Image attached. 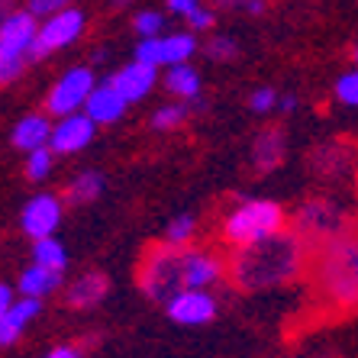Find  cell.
Masks as SVG:
<instances>
[{"label":"cell","instance_id":"1","mask_svg":"<svg viewBox=\"0 0 358 358\" xmlns=\"http://www.w3.org/2000/svg\"><path fill=\"white\" fill-rule=\"evenodd\" d=\"M310 265V245L300 239L294 229H281V233L268 236V239L236 249L229 259V284H236L245 294L259 291H275L284 284L297 281Z\"/></svg>","mask_w":358,"mask_h":358},{"label":"cell","instance_id":"2","mask_svg":"<svg viewBox=\"0 0 358 358\" xmlns=\"http://www.w3.org/2000/svg\"><path fill=\"white\" fill-rule=\"evenodd\" d=\"M307 278L323 310L358 313V229H345L336 239L313 245Z\"/></svg>","mask_w":358,"mask_h":358},{"label":"cell","instance_id":"3","mask_svg":"<svg viewBox=\"0 0 358 358\" xmlns=\"http://www.w3.org/2000/svg\"><path fill=\"white\" fill-rule=\"evenodd\" d=\"M287 229V213L275 200H242L239 207L223 220L220 226V242L229 249H245L255 242L268 239V236Z\"/></svg>","mask_w":358,"mask_h":358},{"label":"cell","instance_id":"4","mask_svg":"<svg viewBox=\"0 0 358 358\" xmlns=\"http://www.w3.org/2000/svg\"><path fill=\"white\" fill-rule=\"evenodd\" d=\"M139 287L155 303H168L175 294H181L187 287L184 284V249L171 242L152 245L139 262Z\"/></svg>","mask_w":358,"mask_h":358},{"label":"cell","instance_id":"5","mask_svg":"<svg viewBox=\"0 0 358 358\" xmlns=\"http://www.w3.org/2000/svg\"><path fill=\"white\" fill-rule=\"evenodd\" d=\"M291 229L313 249V245H323V242L336 239L339 233H345V229H349V217H345V210H342L339 203H333V200L313 197V200H303L297 207Z\"/></svg>","mask_w":358,"mask_h":358},{"label":"cell","instance_id":"6","mask_svg":"<svg viewBox=\"0 0 358 358\" xmlns=\"http://www.w3.org/2000/svg\"><path fill=\"white\" fill-rule=\"evenodd\" d=\"M94 87V71L91 68H71L65 75L55 81V87L49 91V100H45V107H49L52 117H71V113H84L87 107V100H91Z\"/></svg>","mask_w":358,"mask_h":358},{"label":"cell","instance_id":"7","mask_svg":"<svg viewBox=\"0 0 358 358\" xmlns=\"http://www.w3.org/2000/svg\"><path fill=\"white\" fill-rule=\"evenodd\" d=\"M84 33V13L78 7H68L62 10V13H55V17L42 20L39 33H36V42H33V52H29V59L39 62L45 59V55H52V52L65 49V45H71V42L78 39V36Z\"/></svg>","mask_w":358,"mask_h":358},{"label":"cell","instance_id":"8","mask_svg":"<svg viewBox=\"0 0 358 358\" xmlns=\"http://www.w3.org/2000/svg\"><path fill=\"white\" fill-rule=\"evenodd\" d=\"M229 271V262L213 249H200V245H187L184 249V284L187 287H200L207 291L217 281H223Z\"/></svg>","mask_w":358,"mask_h":358},{"label":"cell","instance_id":"9","mask_svg":"<svg viewBox=\"0 0 358 358\" xmlns=\"http://www.w3.org/2000/svg\"><path fill=\"white\" fill-rule=\"evenodd\" d=\"M168 317L181 326H203L217 317V297L210 291H200V287H184L181 294L165 303Z\"/></svg>","mask_w":358,"mask_h":358},{"label":"cell","instance_id":"10","mask_svg":"<svg viewBox=\"0 0 358 358\" xmlns=\"http://www.w3.org/2000/svg\"><path fill=\"white\" fill-rule=\"evenodd\" d=\"M59 223H62V197H55V194H36L20 213V226H23L26 236H33V242L52 236L59 229Z\"/></svg>","mask_w":358,"mask_h":358},{"label":"cell","instance_id":"11","mask_svg":"<svg viewBox=\"0 0 358 358\" xmlns=\"http://www.w3.org/2000/svg\"><path fill=\"white\" fill-rule=\"evenodd\" d=\"M94 133H97V123H94L87 113H71V117H62L52 129V142L49 149L55 155H78L91 145Z\"/></svg>","mask_w":358,"mask_h":358},{"label":"cell","instance_id":"12","mask_svg":"<svg viewBox=\"0 0 358 358\" xmlns=\"http://www.w3.org/2000/svg\"><path fill=\"white\" fill-rule=\"evenodd\" d=\"M36 33H39V23L29 10H17L7 23L0 26V55H10V59H29L33 52Z\"/></svg>","mask_w":358,"mask_h":358},{"label":"cell","instance_id":"13","mask_svg":"<svg viewBox=\"0 0 358 358\" xmlns=\"http://www.w3.org/2000/svg\"><path fill=\"white\" fill-rule=\"evenodd\" d=\"M287 155V139H284L281 126H265L255 139H252V168L259 175H271L275 168L284 165Z\"/></svg>","mask_w":358,"mask_h":358},{"label":"cell","instance_id":"14","mask_svg":"<svg viewBox=\"0 0 358 358\" xmlns=\"http://www.w3.org/2000/svg\"><path fill=\"white\" fill-rule=\"evenodd\" d=\"M110 81H113V87H117V91L126 97V103H136V100H142L145 94L152 91V87H155V81H159V68L133 59L129 65L120 68Z\"/></svg>","mask_w":358,"mask_h":358},{"label":"cell","instance_id":"15","mask_svg":"<svg viewBox=\"0 0 358 358\" xmlns=\"http://www.w3.org/2000/svg\"><path fill=\"white\" fill-rule=\"evenodd\" d=\"M355 149L352 145H345V142H326V145H320L313 155H310V165H313V171L323 178H349L352 171H355Z\"/></svg>","mask_w":358,"mask_h":358},{"label":"cell","instance_id":"16","mask_svg":"<svg viewBox=\"0 0 358 358\" xmlns=\"http://www.w3.org/2000/svg\"><path fill=\"white\" fill-rule=\"evenodd\" d=\"M110 294V278L103 271H84L75 284L65 287V303L71 310H94Z\"/></svg>","mask_w":358,"mask_h":358},{"label":"cell","instance_id":"17","mask_svg":"<svg viewBox=\"0 0 358 358\" xmlns=\"http://www.w3.org/2000/svg\"><path fill=\"white\" fill-rule=\"evenodd\" d=\"M126 107H129V103H126V97L113 87V81H103L94 87L84 113H87L97 126H107V123H117V120L126 113Z\"/></svg>","mask_w":358,"mask_h":358},{"label":"cell","instance_id":"18","mask_svg":"<svg viewBox=\"0 0 358 358\" xmlns=\"http://www.w3.org/2000/svg\"><path fill=\"white\" fill-rule=\"evenodd\" d=\"M42 310V300L36 297H20L13 307L0 317V345H13V342L23 336V329L29 323H33L36 317H39Z\"/></svg>","mask_w":358,"mask_h":358},{"label":"cell","instance_id":"19","mask_svg":"<svg viewBox=\"0 0 358 358\" xmlns=\"http://www.w3.org/2000/svg\"><path fill=\"white\" fill-rule=\"evenodd\" d=\"M52 129H55V126H49V117L29 113V117H23L13 126V145H17L20 152H26V155L36 149H45L52 142Z\"/></svg>","mask_w":358,"mask_h":358},{"label":"cell","instance_id":"20","mask_svg":"<svg viewBox=\"0 0 358 358\" xmlns=\"http://www.w3.org/2000/svg\"><path fill=\"white\" fill-rule=\"evenodd\" d=\"M62 271H52V268H45V265H29L20 275V294L23 297H36V300H42V297H49V294H55L62 287Z\"/></svg>","mask_w":358,"mask_h":358},{"label":"cell","instance_id":"21","mask_svg":"<svg viewBox=\"0 0 358 358\" xmlns=\"http://www.w3.org/2000/svg\"><path fill=\"white\" fill-rule=\"evenodd\" d=\"M103 187H107V178L100 175V171H81L75 181L68 184L65 200L75 203V207H84V203H94L103 194Z\"/></svg>","mask_w":358,"mask_h":358},{"label":"cell","instance_id":"22","mask_svg":"<svg viewBox=\"0 0 358 358\" xmlns=\"http://www.w3.org/2000/svg\"><path fill=\"white\" fill-rule=\"evenodd\" d=\"M165 87L178 100H197L200 97V75L191 65H171L165 75Z\"/></svg>","mask_w":358,"mask_h":358},{"label":"cell","instance_id":"23","mask_svg":"<svg viewBox=\"0 0 358 358\" xmlns=\"http://www.w3.org/2000/svg\"><path fill=\"white\" fill-rule=\"evenodd\" d=\"M194 52H197V39L194 33H171L162 36V65H187Z\"/></svg>","mask_w":358,"mask_h":358},{"label":"cell","instance_id":"24","mask_svg":"<svg viewBox=\"0 0 358 358\" xmlns=\"http://www.w3.org/2000/svg\"><path fill=\"white\" fill-rule=\"evenodd\" d=\"M33 259H36V265H45V268H52V271H65L68 249L55 236H45V239L33 242Z\"/></svg>","mask_w":358,"mask_h":358},{"label":"cell","instance_id":"25","mask_svg":"<svg viewBox=\"0 0 358 358\" xmlns=\"http://www.w3.org/2000/svg\"><path fill=\"white\" fill-rule=\"evenodd\" d=\"M194 233H197V220H194L191 213H181V217H175L171 223H168L165 242L178 245V249H187V245H191V239H194Z\"/></svg>","mask_w":358,"mask_h":358},{"label":"cell","instance_id":"26","mask_svg":"<svg viewBox=\"0 0 358 358\" xmlns=\"http://www.w3.org/2000/svg\"><path fill=\"white\" fill-rule=\"evenodd\" d=\"M187 120V107L184 103H165L152 113V129H159V133H171L178 126Z\"/></svg>","mask_w":358,"mask_h":358},{"label":"cell","instance_id":"27","mask_svg":"<svg viewBox=\"0 0 358 358\" xmlns=\"http://www.w3.org/2000/svg\"><path fill=\"white\" fill-rule=\"evenodd\" d=\"M52 155L55 152L45 145V149H36L26 155V175L33 178V181H45V178L52 175Z\"/></svg>","mask_w":358,"mask_h":358},{"label":"cell","instance_id":"28","mask_svg":"<svg viewBox=\"0 0 358 358\" xmlns=\"http://www.w3.org/2000/svg\"><path fill=\"white\" fill-rule=\"evenodd\" d=\"M136 26V33L142 36V39H152V36H159L162 33V26H165V17H162L159 10H139L133 20Z\"/></svg>","mask_w":358,"mask_h":358},{"label":"cell","instance_id":"29","mask_svg":"<svg viewBox=\"0 0 358 358\" xmlns=\"http://www.w3.org/2000/svg\"><path fill=\"white\" fill-rule=\"evenodd\" d=\"M336 97H339V103H345V107H358V68L345 71V75L336 81Z\"/></svg>","mask_w":358,"mask_h":358},{"label":"cell","instance_id":"30","mask_svg":"<svg viewBox=\"0 0 358 358\" xmlns=\"http://www.w3.org/2000/svg\"><path fill=\"white\" fill-rule=\"evenodd\" d=\"M278 91L275 87H255V91L249 94V110L252 113H271V110H278Z\"/></svg>","mask_w":358,"mask_h":358},{"label":"cell","instance_id":"31","mask_svg":"<svg viewBox=\"0 0 358 358\" xmlns=\"http://www.w3.org/2000/svg\"><path fill=\"white\" fill-rule=\"evenodd\" d=\"M236 49H239V45H236L233 36H213L203 52H207L213 62H229V59H236Z\"/></svg>","mask_w":358,"mask_h":358},{"label":"cell","instance_id":"32","mask_svg":"<svg viewBox=\"0 0 358 358\" xmlns=\"http://www.w3.org/2000/svg\"><path fill=\"white\" fill-rule=\"evenodd\" d=\"M133 59L145 62V65H155L162 68V36H152V39H142L139 45H136V55Z\"/></svg>","mask_w":358,"mask_h":358},{"label":"cell","instance_id":"33","mask_svg":"<svg viewBox=\"0 0 358 358\" xmlns=\"http://www.w3.org/2000/svg\"><path fill=\"white\" fill-rule=\"evenodd\" d=\"M26 10H29L36 20H49V17H55V13H62V10H68V0H29Z\"/></svg>","mask_w":358,"mask_h":358},{"label":"cell","instance_id":"34","mask_svg":"<svg viewBox=\"0 0 358 358\" xmlns=\"http://www.w3.org/2000/svg\"><path fill=\"white\" fill-rule=\"evenodd\" d=\"M26 62L29 59H10V55H0V84L17 81V78L26 71Z\"/></svg>","mask_w":358,"mask_h":358},{"label":"cell","instance_id":"35","mask_svg":"<svg viewBox=\"0 0 358 358\" xmlns=\"http://www.w3.org/2000/svg\"><path fill=\"white\" fill-rule=\"evenodd\" d=\"M187 26H191V33H207L210 26L217 23V13L213 10H207V7H197L194 13H187Z\"/></svg>","mask_w":358,"mask_h":358},{"label":"cell","instance_id":"36","mask_svg":"<svg viewBox=\"0 0 358 358\" xmlns=\"http://www.w3.org/2000/svg\"><path fill=\"white\" fill-rule=\"evenodd\" d=\"M165 7L175 13V17H187V13H194L197 7H203L200 0H165Z\"/></svg>","mask_w":358,"mask_h":358},{"label":"cell","instance_id":"37","mask_svg":"<svg viewBox=\"0 0 358 358\" xmlns=\"http://www.w3.org/2000/svg\"><path fill=\"white\" fill-rule=\"evenodd\" d=\"M42 358H81V349H75V345H59V349H52L49 355Z\"/></svg>","mask_w":358,"mask_h":358},{"label":"cell","instance_id":"38","mask_svg":"<svg viewBox=\"0 0 358 358\" xmlns=\"http://www.w3.org/2000/svg\"><path fill=\"white\" fill-rule=\"evenodd\" d=\"M13 303H17V300H13V291H10V284H0V317H3V313H7Z\"/></svg>","mask_w":358,"mask_h":358},{"label":"cell","instance_id":"39","mask_svg":"<svg viewBox=\"0 0 358 358\" xmlns=\"http://www.w3.org/2000/svg\"><path fill=\"white\" fill-rule=\"evenodd\" d=\"M239 10H245V13H252V17H262V13L268 10V3L265 0H242Z\"/></svg>","mask_w":358,"mask_h":358},{"label":"cell","instance_id":"40","mask_svg":"<svg viewBox=\"0 0 358 358\" xmlns=\"http://www.w3.org/2000/svg\"><path fill=\"white\" fill-rule=\"evenodd\" d=\"M278 110H281V113H294V110H297V97H294V94H284V97L278 100Z\"/></svg>","mask_w":358,"mask_h":358},{"label":"cell","instance_id":"41","mask_svg":"<svg viewBox=\"0 0 358 358\" xmlns=\"http://www.w3.org/2000/svg\"><path fill=\"white\" fill-rule=\"evenodd\" d=\"M13 13H17V10H13V0H0V26L7 23Z\"/></svg>","mask_w":358,"mask_h":358},{"label":"cell","instance_id":"42","mask_svg":"<svg viewBox=\"0 0 358 358\" xmlns=\"http://www.w3.org/2000/svg\"><path fill=\"white\" fill-rule=\"evenodd\" d=\"M217 7H226V10H229V7H242V0H217Z\"/></svg>","mask_w":358,"mask_h":358},{"label":"cell","instance_id":"43","mask_svg":"<svg viewBox=\"0 0 358 358\" xmlns=\"http://www.w3.org/2000/svg\"><path fill=\"white\" fill-rule=\"evenodd\" d=\"M113 3H117V7H123V3H129V0H113Z\"/></svg>","mask_w":358,"mask_h":358},{"label":"cell","instance_id":"44","mask_svg":"<svg viewBox=\"0 0 358 358\" xmlns=\"http://www.w3.org/2000/svg\"><path fill=\"white\" fill-rule=\"evenodd\" d=\"M355 59H358V52H355Z\"/></svg>","mask_w":358,"mask_h":358},{"label":"cell","instance_id":"45","mask_svg":"<svg viewBox=\"0 0 358 358\" xmlns=\"http://www.w3.org/2000/svg\"><path fill=\"white\" fill-rule=\"evenodd\" d=\"M323 358H329V355H323Z\"/></svg>","mask_w":358,"mask_h":358},{"label":"cell","instance_id":"46","mask_svg":"<svg viewBox=\"0 0 358 358\" xmlns=\"http://www.w3.org/2000/svg\"><path fill=\"white\" fill-rule=\"evenodd\" d=\"M355 229H358V223H355Z\"/></svg>","mask_w":358,"mask_h":358}]
</instances>
